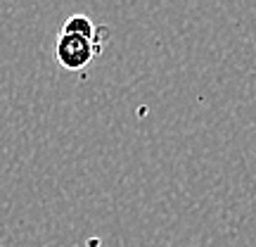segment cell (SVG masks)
Returning a JSON list of instances; mask_svg holds the SVG:
<instances>
[{
	"label": "cell",
	"mask_w": 256,
	"mask_h": 247,
	"mask_svg": "<svg viewBox=\"0 0 256 247\" xmlns=\"http://www.w3.org/2000/svg\"><path fill=\"white\" fill-rule=\"evenodd\" d=\"M104 41H92L76 34H60L55 41V60L69 72H81L100 55Z\"/></svg>",
	"instance_id": "cell-1"
},
{
	"label": "cell",
	"mask_w": 256,
	"mask_h": 247,
	"mask_svg": "<svg viewBox=\"0 0 256 247\" xmlns=\"http://www.w3.org/2000/svg\"><path fill=\"white\" fill-rule=\"evenodd\" d=\"M62 34H76V36L92 38V41H104L110 31L104 27H95V22L90 17H86V15H72L64 22Z\"/></svg>",
	"instance_id": "cell-2"
}]
</instances>
